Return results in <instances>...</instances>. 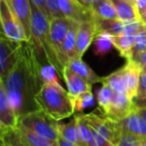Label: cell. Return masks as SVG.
Masks as SVG:
<instances>
[{"instance_id": "1", "label": "cell", "mask_w": 146, "mask_h": 146, "mask_svg": "<svg viewBox=\"0 0 146 146\" xmlns=\"http://www.w3.org/2000/svg\"><path fill=\"white\" fill-rule=\"evenodd\" d=\"M2 83L18 117L39 110L35 96L43 84L40 78V62L31 42H22L20 58Z\"/></svg>"}, {"instance_id": "2", "label": "cell", "mask_w": 146, "mask_h": 146, "mask_svg": "<svg viewBox=\"0 0 146 146\" xmlns=\"http://www.w3.org/2000/svg\"><path fill=\"white\" fill-rule=\"evenodd\" d=\"M35 101L39 109L57 121L75 113L72 99L60 82L43 84L35 96Z\"/></svg>"}, {"instance_id": "3", "label": "cell", "mask_w": 146, "mask_h": 146, "mask_svg": "<svg viewBox=\"0 0 146 146\" xmlns=\"http://www.w3.org/2000/svg\"><path fill=\"white\" fill-rule=\"evenodd\" d=\"M31 32H32V40L36 55L39 56L43 54L48 62L53 64L57 68L59 73L62 74L63 68L56 56L54 49L52 47L49 36V20L47 17L39 10L34 4L31 3Z\"/></svg>"}, {"instance_id": "4", "label": "cell", "mask_w": 146, "mask_h": 146, "mask_svg": "<svg viewBox=\"0 0 146 146\" xmlns=\"http://www.w3.org/2000/svg\"><path fill=\"white\" fill-rule=\"evenodd\" d=\"M58 122L52 117L43 112L42 110H35L19 117L18 125L27 128L39 135L46 137L52 141L57 142L59 137Z\"/></svg>"}, {"instance_id": "5", "label": "cell", "mask_w": 146, "mask_h": 146, "mask_svg": "<svg viewBox=\"0 0 146 146\" xmlns=\"http://www.w3.org/2000/svg\"><path fill=\"white\" fill-rule=\"evenodd\" d=\"M1 144L4 146H58L57 142L20 125L1 131Z\"/></svg>"}, {"instance_id": "6", "label": "cell", "mask_w": 146, "mask_h": 146, "mask_svg": "<svg viewBox=\"0 0 146 146\" xmlns=\"http://www.w3.org/2000/svg\"><path fill=\"white\" fill-rule=\"evenodd\" d=\"M22 42H16L1 33L0 36V81L4 82L16 66L21 55Z\"/></svg>"}, {"instance_id": "7", "label": "cell", "mask_w": 146, "mask_h": 146, "mask_svg": "<svg viewBox=\"0 0 146 146\" xmlns=\"http://www.w3.org/2000/svg\"><path fill=\"white\" fill-rule=\"evenodd\" d=\"M83 116L95 133L105 138L114 146H117L122 136V130L118 121L112 120L104 115L98 116L95 113L83 114Z\"/></svg>"}, {"instance_id": "8", "label": "cell", "mask_w": 146, "mask_h": 146, "mask_svg": "<svg viewBox=\"0 0 146 146\" xmlns=\"http://www.w3.org/2000/svg\"><path fill=\"white\" fill-rule=\"evenodd\" d=\"M0 20L5 36L16 42L27 41L24 29L7 0H0Z\"/></svg>"}, {"instance_id": "9", "label": "cell", "mask_w": 146, "mask_h": 146, "mask_svg": "<svg viewBox=\"0 0 146 146\" xmlns=\"http://www.w3.org/2000/svg\"><path fill=\"white\" fill-rule=\"evenodd\" d=\"M71 21H72L71 19H68L66 17L52 18L49 21V36H50V41L60 64L61 48H62V44L64 42L65 38H66L67 34H68Z\"/></svg>"}, {"instance_id": "10", "label": "cell", "mask_w": 146, "mask_h": 146, "mask_svg": "<svg viewBox=\"0 0 146 146\" xmlns=\"http://www.w3.org/2000/svg\"><path fill=\"white\" fill-rule=\"evenodd\" d=\"M58 5L63 16L71 20L81 23L95 18L91 9L81 4L79 0H58Z\"/></svg>"}, {"instance_id": "11", "label": "cell", "mask_w": 146, "mask_h": 146, "mask_svg": "<svg viewBox=\"0 0 146 146\" xmlns=\"http://www.w3.org/2000/svg\"><path fill=\"white\" fill-rule=\"evenodd\" d=\"M97 32L98 27L95 18L79 23L76 37V54L78 58H82L88 47L94 41Z\"/></svg>"}, {"instance_id": "12", "label": "cell", "mask_w": 146, "mask_h": 146, "mask_svg": "<svg viewBox=\"0 0 146 146\" xmlns=\"http://www.w3.org/2000/svg\"><path fill=\"white\" fill-rule=\"evenodd\" d=\"M18 120L19 117L9 101L4 85L0 82V130L4 131L16 127Z\"/></svg>"}, {"instance_id": "13", "label": "cell", "mask_w": 146, "mask_h": 146, "mask_svg": "<svg viewBox=\"0 0 146 146\" xmlns=\"http://www.w3.org/2000/svg\"><path fill=\"white\" fill-rule=\"evenodd\" d=\"M122 133H128L140 140L146 139V120L136 110L118 121Z\"/></svg>"}, {"instance_id": "14", "label": "cell", "mask_w": 146, "mask_h": 146, "mask_svg": "<svg viewBox=\"0 0 146 146\" xmlns=\"http://www.w3.org/2000/svg\"><path fill=\"white\" fill-rule=\"evenodd\" d=\"M12 8L14 14L18 18L24 29L25 35L28 42L32 40V32H31V3L29 0H7Z\"/></svg>"}, {"instance_id": "15", "label": "cell", "mask_w": 146, "mask_h": 146, "mask_svg": "<svg viewBox=\"0 0 146 146\" xmlns=\"http://www.w3.org/2000/svg\"><path fill=\"white\" fill-rule=\"evenodd\" d=\"M134 110H135V106H134L133 100L127 94L115 93L111 107L106 117L115 121H119L129 115Z\"/></svg>"}, {"instance_id": "16", "label": "cell", "mask_w": 146, "mask_h": 146, "mask_svg": "<svg viewBox=\"0 0 146 146\" xmlns=\"http://www.w3.org/2000/svg\"><path fill=\"white\" fill-rule=\"evenodd\" d=\"M79 27V22L72 20L68 34L65 38L61 48V65L63 69L68 65L69 61L74 58H78L76 54V37H77V30Z\"/></svg>"}, {"instance_id": "17", "label": "cell", "mask_w": 146, "mask_h": 146, "mask_svg": "<svg viewBox=\"0 0 146 146\" xmlns=\"http://www.w3.org/2000/svg\"><path fill=\"white\" fill-rule=\"evenodd\" d=\"M62 76L64 78V81L67 85L68 93L70 95L71 99L77 97L81 93L86 91H92V85L87 81L77 75L76 73L71 71L68 67H64L62 72Z\"/></svg>"}, {"instance_id": "18", "label": "cell", "mask_w": 146, "mask_h": 146, "mask_svg": "<svg viewBox=\"0 0 146 146\" xmlns=\"http://www.w3.org/2000/svg\"><path fill=\"white\" fill-rule=\"evenodd\" d=\"M122 68L124 71V77L127 86V94L133 100L137 96L141 68L133 60H127V63Z\"/></svg>"}, {"instance_id": "19", "label": "cell", "mask_w": 146, "mask_h": 146, "mask_svg": "<svg viewBox=\"0 0 146 146\" xmlns=\"http://www.w3.org/2000/svg\"><path fill=\"white\" fill-rule=\"evenodd\" d=\"M67 67L91 85L94 83H97V82H101L102 80V77L96 75V73H94V71L90 68V66L87 63H85L82 60V58H74L70 60Z\"/></svg>"}, {"instance_id": "20", "label": "cell", "mask_w": 146, "mask_h": 146, "mask_svg": "<svg viewBox=\"0 0 146 146\" xmlns=\"http://www.w3.org/2000/svg\"><path fill=\"white\" fill-rule=\"evenodd\" d=\"M135 35L132 34H120L112 35V43L113 46L117 49L122 57L127 60L132 59V50H133Z\"/></svg>"}, {"instance_id": "21", "label": "cell", "mask_w": 146, "mask_h": 146, "mask_svg": "<svg viewBox=\"0 0 146 146\" xmlns=\"http://www.w3.org/2000/svg\"><path fill=\"white\" fill-rule=\"evenodd\" d=\"M77 115V130H78V145L79 146H97L94 139L93 132L89 124L86 122L83 114Z\"/></svg>"}, {"instance_id": "22", "label": "cell", "mask_w": 146, "mask_h": 146, "mask_svg": "<svg viewBox=\"0 0 146 146\" xmlns=\"http://www.w3.org/2000/svg\"><path fill=\"white\" fill-rule=\"evenodd\" d=\"M94 17L99 20L117 19L115 5L112 0H100L91 8Z\"/></svg>"}, {"instance_id": "23", "label": "cell", "mask_w": 146, "mask_h": 146, "mask_svg": "<svg viewBox=\"0 0 146 146\" xmlns=\"http://www.w3.org/2000/svg\"><path fill=\"white\" fill-rule=\"evenodd\" d=\"M115 5L117 19L122 21L141 20L140 15L134 5H132L127 0H112Z\"/></svg>"}, {"instance_id": "24", "label": "cell", "mask_w": 146, "mask_h": 146, "mask_svg": "<svg viewBox=\"0 0 146 146\" xmlns=\"http://www.w3.org/2000/svg\"><path fill=\"white\" fill-rule=\"evenodd\" d=\"M101 83L107 84L115 93L127 94V86H126L125 77H124L123 68L114 71L113 73H111L110 75L106 76V77H102Z\"/></svg>"}, {"instance_id": "25", "label": "cell", "mask_w": 146, "mask_h": 146, "mask_svg": "<svg viewBox=\"0 0 146 146\" xmlns=\"http://www.w3.org/2000/svg\"><path fill=\"white\" fill-rule=\"evenodd\" d=\"M94 53L99 57L105 56L109 53L113 46L112 35L106 31H98L93 41Z\"/></svg>"}, {"instance_id": "26", "label": "cell", "mask_w": 146, "mask_h": 146, "mask_svg": "<svg viewBox=\"0 0 146 146\" xmlns=\"http://www.w3.org/2000/svg\"><path fill=\"white\" fill-rule=\"evenodd\" d=\"M58 134L60 137L68 140L73 143L78 144V130H77V115H74L68 123L58 122Z\"/></svg>"}, {"instance_id": "27", "label": "cell", "mask_w": 146, "mask_h": 146, "mask_svg": "<svg viewBox=\"0 0 146 146\" xmlns=\"http://www.w3.org/2000/svg\"><path fill=\"white\" fill-rule=\"evenodd\" d=\"M115 92L107 85L102 83V87L97 92V103L98 108L102 112V115L106 116L108 114L113 101Z\"/></svg>"}, {"instance_id": "28", "label": "cell", "mask_w": 146, "mask_h": 146, "mask_svg": "<svg viewBox=\"0 0 146 146\" xmlns=\"http://www.w3.org/2000/svg\"><path fill=\"white\" fill-rule=\"evenodd\" d=\"M96 22H97L98 31H106L111 35H120L124 33L125 21H122L120 19H111V20L96 19Z\"/></svg>"}, {"instance_id": "29", "label": "cell", "mask_w": 146, "mask_h": 146, "mask_svg": "<svg viewBox=\"0 0 146 146\" xmlns=\"http://www.w3.org/2000/svg\"><path fill=\"white\" fill-rule=\"evenodd\" d=\"M73 105H74V110L77 113L83 112L85 109L91 107L95 103V99L92 94V91H86L78 95L77 97L72 98Z\"/></svg>"}, {"instance_id": "30", "label": "cell", "mask_w": 146, "mask_h": 146, "mask_svg": "<svg viewBox=\"0 0 146 146\" xmlns=\"http://www.w3.org/2000/svg\"><path fill=\"white\" fill-rule=\"evenodd\" d=\"M57 73H59L57 68L53 64H51L50 62L40 63V78L42 84L51 83V82H59Z\"/></svg>"}, {"instance_id": "31", "label": "cell", "mask_w": 146, "mask_h": 146, "mask_svg": "<svg viewBox=\"0 0 146 146\" xmlns=\"http://www.w3.org/2000/svg\"><path fill=\"white\" fill-rule=\"evenodd\" d=\"M146 51V30L145 27L138 31L135 34V42H134L133 50H132V57L134 55Z\"/></svg>"}, {"instance_id": "32", "label": "cell", "mask_w": 146, "mask_h": 146, "mask_svg": "<svg viewBox=\"0 0 146 146\" xmlns=\"http://www.w3.org/2000/svg\"><path fill=\"white\" fill-rule=\"evenodd\" d=\"M117 146H140V139L128 133H122Z\"/></svg>"}, {"instance_id": "33", "label": "cell", "mask_w": 146, "mask_h": 146, "mask_svg": "<svg viewBox=\"0 0 146 146\" xmlns=\"http://www.w3.org/2000/svg\"><path fill=\"white\" fill-rule=\"evenodd\" d=\"M45 1H46L47 9H48L49 12H50L51 19L59 18V17H64L62 13H61L60 9H59L58 0H45Z\"/></svg>"}, {"instance_id": "34", "label": "cell", "mask_w": 146, "mask_h": 146, "mask_svg": "<svg viewBox=\"0 0 146 146\" xmlns=\"http://www.w3.org/2000/svg\"><path fill=\"white\" fill-rule=\"evenodd\" d=\"M146 95V72L142 71L140 73V78H139V85H138V91L137 96L135 98H141ZM134 98V99H135Z\"/></svg>"}, {"instance_id": "35", "label": "cell", "mask_w": 146, "mask_h": 146, "mask_svg": "<svg viewBox=\"0 0 146 146\" xmlns=\"http://www.w3.org/2000/svg\"><path fill=\"white\" fill-rule=\"evenodd\" d=\"M29 1H30V3L34 4L39 10H41V12L47 17V19H48L49 21L51 20V15H50L49 10L47 9L46 1H45V0H29Z\"/></svg>"}, {"instance_id": "36", "label": "cell", "mask_w": 146, "mask_h": 146, "mask_svg": "<svg viewBox=\"0 0 146 146\" xmlns=\"http://www.w3.org/2000/svg\"><path fill=\"white\" fill-rule=\"evenodd\" d=\"M131 60L135 61V62L137 63L140 67L143 66V65H145L146 64V51H143V52L138 53V54L134 55V56L132 57Z\"/></svg>"}, {"instance_id": "37", "label": "cell", "mask_w": 146, "mask_h": 146, "mask_svg": "<svg viewBox=\"0 0 146 146\" xmlns=\"http://www.w3.org/2000/svg\"><path fill=\"white\" fill-rule=\"evenodd\" d=\"M133 103L135 108L146 107V95L141 98H135V99H133Z\"/></svg>"}, {"instance_id": "38", "label": "cell", "mask_w": 146, "mask_h": 146, "mask_svg": "<svg viewBox=\"0 0 146 146\" xmlns=\"http://www.w3.org/2000/svg\"><path fill=\"white\" fill-rule=\"evenodd\" d=\"M135 5L136 9H137L139 15L141 14V12L146 8V0H135Z\"/></svg>"}, {"instance_id": "39", "label": "cell", "mask_w": 146, "mask_h": 146, "mask_svg": "<svg viewBox=\"0 0 146 146\" xmlns=\"http://www.w3.org/2000/svg\"><path fill=\"white\" fill-rule=\"evenodd\" d=\"M57 144H58V146H79L78 144L68 141V140L64 139V138L60 137V136H59L58 139H57Z\"/></svg>"}, {"instance_id": "40", "label": "cell", "mask_w": 146, "mask_h": 146, "mask_svg": "<svg viewBox=\"0 0 146 146\" xmlns=\"http://www.w3.org/2000/svg\"><path fill=\"white\" fill-rule=\"evenodd\" d=\"M99 1L100 0H79V2L81 3V4H83L84 6L88 7V8H90V9H91L96 3L99 2Z\"/></svg>"}, {"instance_id": "41", "label": "cell", "mask_w": 146, "mask_h": 146, "mask_svg": "<svg viewBox=\"0 0 146 146\" xmlns=\"http://www.w3.org/2000/svg\"><path fill=\"white\" fill-rule=\"evenodd\" d=\"M135 110L146 120V107H141V108H135Z\"/></svg>"}, {"instance_id": "42", "label": "cell", "mask_w": 146, "mask_h": 146, "mask_svg": "<svg viewBox=\"0 0 146 146\" xmlns=\"http://www.w3.org/2000/svg\"><path fill=\"white\" fill-rule=\"evenodd\" d=\"M140 18H141V21L143 22V24L146 25V8L141 12V14H140Z\"/></svg>"}, {"instance_id": "43", "label": "cell", "mask_w": 146, "mask_h": 146, "mask_svg": "<svg viewBox=\"0 0 146 146\" xmlns=\"http://www.w3.org/2000/svg\"><path fill=\"white\" fill-rule=\"evenodd\" d=\"M140 146H146V139L145 140H140Z\"/></svg>"}, {"instance_id": "44", "label": "cell", "mask_w": 146, "mask_h": 146, "mask_svg": "<svg viewBox=\"0 0 146 146\" xmlns=\"http://www.w3.org/2000/svg\"><path fill=\"white\" fill-rule=\"evenodd\" d=\"M128 2H130L131 3L132 5H134V6H135V8H136V5H135V0H127Z\"/></svg>"}, {"instance_id": "45", "label": "cell", "mask_w": 146, "mask_h": 146, "mask_svg": "<svg viewBox=\"0 0 146 146\" xmlns=\"http://www.w3.org/2000/svg\"><path fill=\"white\" fill-rule=\"evenodd\" d=\"M144 27H145V30H146V25H144Z\"/></svg>"}, {"instance_id": "46", "label": "cell", "mask_w": 146, "mask_h": 146, "mask_svg": "<svg viewBox=\"0 0 146 146\" xmlns=\"http://www.w3.org/2000/svg\"><path fill=\"white\" fill-rule=\"evenodd\" d=\"M1 146H4V145H3V144H1Z\"/></svg>"}]
</instances>
